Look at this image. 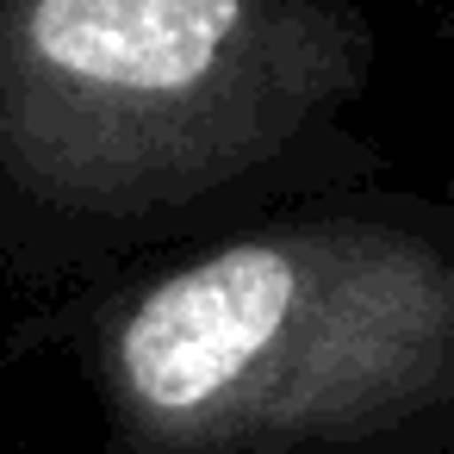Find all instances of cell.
<instances>
[{
  "mask_svg": "<svg viewBox=\"0 0 454 454\" xmlns=\"http://www.w3.org/2000/svg\"><path fill=\"white\" fill-rule=\"evenodd\" d=\"M106 361L162 454H454V200L268 206L144 280Z\"/></svg>",
  "mask_w": 454,
  "mask_h": 454,
  "instance_id": "obj_1",
  "label": "cell"
}]
</instances>
